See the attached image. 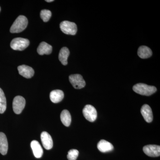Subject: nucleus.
<instances>
[{
  "mask_svg": "<svg viewBox=\"0 0 160 160\" xmlns=\"http://www.w3.org/2000/svg\"><path fill=\"white\" fill-rule=\"evenodd\" d=\"M27 18L23 15H20L16 19L10 29L11 33H19L25 30L28 25Z\"/></svg>",
  "mask_w": 160,
  "mask_h": 160,
  "instance_id": "nucleus-1",
  "label": "nucleus"
},
{
  "mask_svg": "<svg viewBox=\"0 0 160 160\" xmlns=\"http://www.w3.org/2000/svg\"><path fill=\"white\" fill-rule=\"evenodd\" d=\"M133 91L138 94L142 95H151L157 91V88L155 86H148L143 83H138L132 87Z\"/></svg>",
  "mask_w": 160,
  "mask_h": 160,
  "instance_id": "nucleus-2",
  "label": "nucleus"
},
{
  "mask_svg": "<svg viewBox=\"0 0 160 160\" xmlns=\"http://www.w3.org/2000/svg\"><path fill=\"white\" fill-rule=\"evenodd\" d=\"M29 40L23 38H18L13 39L10 43L11 48L15 50L22 51L29 46Z\"/></svg>",
  "mask_w": 160,
  "mask_h": 160,
  "instance_id": "nucleus-3",
  "label": "nucleus"
},
{
  "mask_svg": "<svg viewBox=\"0 0 160 160\" xmlns=\"http://www.w3.org/2000/svg\"><path fill=\"white\" fill-rule=\"evenodd\" d=\"M60 29L66 34L74 35L77 32V26L74 22L65 21L60 23Z\"/></svg>",
  "mask_w": 160,
  "mask_h": 160,
  "instance_id": "nucleus-4",
  "label": "nucleus"
},
{
  "mask_svg": "<svg viewBox=\"0 0 160 160\" xmlns=\"http://www.w3.org/2000/svg\"><path fill=\"white\" fill-rule=\"evenodd\" d=\"M83 114L84 117L89 122H93L97 118V112L93 106L87 105L83 109Z\"/></svg>",
  "mask_w": 160,
  "mask_h": 160,
  "instance_id": "nucleus-5",
  "label": "nucleus"
},
{
  "mask_svg": "<svg viewBox=\"0 0 160 160\" xmlns=\"http://www.w3.org/2000/svg\"><path fill=\"white\" fill-rule=\"evenodd\" d=\"M69 80L75 89H81L84 88L86 83L81 75L72 74L69 76Z\"/></svg>",
  "mask_w": 160,
  "mask_h": 160,
  "instance_id": "nucleus-6",
  "label": "nucleus"
},
{
  "mask_svg": "<svg viewBox=\"0 0 160 160\" xmlns=\"http://www.w3.org/2000/svg\"><path fill=\"white\" fill-rule=\"evenodd\" d=\"M25 105L26 100L22 97L18 96L13 99L12 108L16 114H20L25 108Z\"/></svg>",
  "mask_w": 160,
  "mask_h": 160,
  "instance_id": "nucleus-7",
  "label": "nucleus"
},
{
  "mask_svg": "<svg viewBox=\"0 0 160 160\" xmlns=\"http://www.w3.org/2000/svg\"><path fill=\"white\" fill-rule=\"evenodd\" d=\"M144 153L151 157H158L160 155V146L155 145H147L143 148Z\"/></svg>",
  "mask_w": 160,
  "mask_h": 160,
  "instance_id": "nucleus-8",
  "label": "nucleus"
},
{
  "mask_svg": "<svg viewBox=\"0 0 160 160\" xmlns=\"http://www.w3.org/2000/svg\"><path fill=\"white\" fill-rule=\"evenodd\" d=\"M19 73L23 77L26 78H30L33 77L34 71L32 67L26 65L19 66L18 68Z\"/></svg>",
  "mask_w": 160,
  "mask_h": 160,
  "instance_id": "nucleus-9",
  "label": "nucleus"
},
{
  "mask_svg": "<svg viewBox=\"0 0 160 160\" xmlns=\"http://www.w3.org/2000/svg\"><path fill=\"white\" fill-rule=\"evenodd\" d=\"M41 138L44 148L47 150H49L53 146V142L51 136L46 132H43L41 135Z\"/></svg>",
  "mask_w": 160,
  "mask_h": 160,
  "instance_id": "nucleus-10",
  "label": "nucleus"
},
{
  "mask_svg": "<svg viewBox=\"0 0 160 160\" xmlns=\"http://www.w3.org/2000/svg\"><path fill=\"white\" fill-rule=\"evenodd\" d=\"M141 112L144 119L147 122L150 123L153 119L152 111L150 106L147 104L143 105L141 109Z\"/></svg>",
  "mask_w": 160,
  "mask_h": 160,
  "instance_id": "nucleus-11",
  "label": "nucleus"
},
{
  "mask_svg": "<svg viewBox=\"0 0 160 160\" xmlns=\"http://www.w3.org/2000/svg\"><path fill=\"white\" fill-rule=\"evenodd\" d=\"M30 146L34 156L38 158L42 157L43 154V150L38 142L36 140L32 141Z\"/></svg>",
  "mask_w": 160,
  "mask_h": 160,
  "instance_id": "nucleus-12",
  "label": "nucleus"
},
{
  "mask_svg": "<svg viewBox=\"0 0 160 160\" xmlns=\"http://www.w3.org/2000/svg\"><path fill=\"white\" fill-rule=\"evenodd\" d=\"M8 150V143L5 133L0 132V153L3 155L7 154Z\"/></svg>",
  "mask_w": 160,
  "mask_h": 160,
  "instance_id": "nucleus-13",
  "label": "nucleus"
},
{
  "mask_svg": "<svg viewBox=\"0 0 160 160\" xmlns=\"http://www.w3.org/2000/svg\"><path fill=\"white\" fill-rule=\"evenodd\" d=\"M98 148L101 152H106L112 151L114 147L111 143L105 140H101L98 143Z\"/></svg>",
  "mask_w": 160,
  "mask_h": 160,
  "instance_id": "nucleus-14",
  "label": "nucleus"
},
{
  "mask_svg": "<svg viewBox=\"0 0 160 160\" xmlns=\"http://www.w3.org/2000/svg\"><path fill=\"white\" fill-rule=\"evenodd\" d=\"M37 51L38 53L41 55L50 54L52 51V46L46 42H42L38 47Z\"/></svg>",
  "mask_w": 160,
  "mask_h": 160,
  "instance_id": "nucleus-15",
  "label": "nucleus"
},
{
  "mask_svg": "<svg viewBox=\"0 0 160 160\" xmlns=\"http://www.w3.org/2000/svg\"><path fill=\"white\" fill-rule=\"evenodd\" d=\"M64 94L62 90L57 89L52 90L50 93V99L53 103H57L61 102L64 98Z\"/></svg>",
  "mask_w": 160,
  "mask_h": 160,
  "instance_id": "nucleus-16",
  "label": "nucleus"
},
{
  "mask_svg": "<svg viewBox=\"0 0 160 160\" xmlns=\"http://www.w3.org/2000/svg\"><path fill=\"white\" fill-rule=\"evenodd\" d=\"M138 54L141 58H148L151 56L152 55V51L151 49L147 46H141L138 49Z\"/></svg>",
  "mask_w": 160,
  "mask_h": 160,
  "instance_id": "nucleus-17",
  "label": "nucleus"
},
{
  "mask_svg": "<svg viewBox=\"0 0 160 160\" xmlns=\"http://www.w3.org/2000/svg\"><path fill=\"white\" fill-rule=\"evenodd\" d=\"M69 53L70 52L69 49L67 47H63L60 50L59 54V60L64 66H66L68 64L67 59L69 57Z\"/></svg>",
  "mask_w": 160,
  "mask_h": 160,
  "instance_id": "nucleus-18",
  "label": "nucleus"
},
{
  "mask_svg": "<svg viewBox=\"0 0 160 160\" xmlns=\"http://www.w3.org/2000/svg\"><path fill=\"white\" fill-rule=\"evenodd\" d=\"M61 120L64 126L68 127L71 122V116L68 110L65 109L61 112Z\"/></svg>",
  "mask_w": 160,
  "mask_h": 160,
  "instance_id": "nucleus-19",
  "label": "nucleus"
},
{
  "mask_svg": "<svg viewBox=\"0 0 160 160\" xmlns=\"http://www.w3.org/2000/svg\"><path fill=\"white\" fill-rule=\"evenodd\" d=\"M6 109V100L2 89L0 88V113H3Z\"/></svg>",
  "mask_w": 160,
  "mask_h": 160,
  "instance_id": "nucleus-20",
  "label": "nucleus"
},
{
  "mask_svg": "<svg viewBox=\"0 0 160 160\" xmlns=\"http://www.w3.org/2000/svg\"><path fill=\"white\" fill-rule=\"evenodd\" d=\"M52 13L50 10L48 9H43L40 12V17L43 22H47L51 17Z\"/></svg>",
  "mask_w": 160,
  "mask_h": 160,
  "instance_id": "nucleus-21",
  "label": "nucleus"
},
{
  "mask_svg": "<svg viewBox=\"0 0 160 160\" xmlns=\"http://www.w3.org/2000/svg\"><path fill=\"white\" fill-rule=\"evenodd\" d=\"M79 155V151L75 149H72L68 152L67 158L69 160H76Z\"/></svg>",
  "mask_w": 160,
  "mask_h": 160,
  "instance_id": "nucleus-22",
  "label": "nucleus"
},
{
  "mask_svg": "<svg viewBox=\"0 0 160 160\" xmlns=\"http://www.w3.org/2000/svg\"><path fill=\"white\" fill-rule=\"evenodd\" d=\"M46 2H53V0H46Z\"/></svg>",
  "mask_w": 160,
  "mask_h": 160,
  "instance_id": "nucleus-23",
  "label": "nucleus"
},
{
  "mask_svg": "<svg viewBox=\"0 0 160 160\" xmlns=\"http://www.w3.org/2000/svg\"><path fill=\"white\" fill-rule=\"evenodd\" d=\"M0 11H1V7H0Z\"/></svg>",
  "mask_w": 160,
  "mask_h": 160,
  "instance_id": "nucleus-24",
  "label": "nucleus"
}]
</instances>
